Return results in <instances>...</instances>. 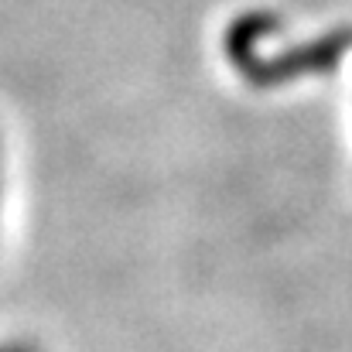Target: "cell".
Masks as SVG:
<instances>
[{
    "label": "cell",
    "mask_w": 352,
    "mask_h": 352,
    "mask_svg": "<svg viewBox=\"0 0 352 352\" xmlns=\"http://www.w3.org/2000/svg\"><path fill=\"white\" fill-rule=\"evenodd\" d=\"M0 352H34V349H24V346H10V349H0Z\"/></svg>",
    "instance_id": "1"
}]
</instances>
